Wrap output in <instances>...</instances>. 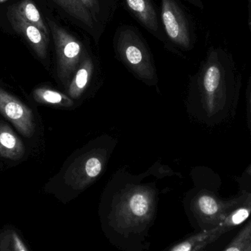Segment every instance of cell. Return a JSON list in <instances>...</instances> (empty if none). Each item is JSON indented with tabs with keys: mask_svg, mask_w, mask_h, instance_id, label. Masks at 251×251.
Returning <instances> with one entry per match:
<instances>
[{
	"mask_svg": "<svg viewBox=\"0 0 251 251\" xmlns=\"http://www.w3.org/2000/svg\"><path fill=\"white\" fill-rule=\"evenodd\" d=\"M241 183H244V184H250L251 188V179L248 180V181H243V182H241ZM248 191L251 192V190H248Z\"/></svg>",
	"mask_w": 251,
	"mask_h": 251,
	"instance_id": "24",
	"label": "cell"
},
{
	"mask_svg": "<svg viewBox=\"0 0 251 251\" xmlns=\"http://www.w3.org/2000/svg\"><path fill=\"white\" fill-rule=\"evenodd\" d=\"M224 251H251V218Z\"/></svg>",
	"mask_w": 251,
	"mask_h": 251,
	"instance_id": "19",
	"label": "cell"
},
{
	"mask_svg": "<svg viewBox=\"0 0 251 251\" xmlns=\"http://www.w3.org/2000/svg\"><path fill=\"white\" fill-rule=\"evenodd\" d=\"M251 179V164L246 168V171L243 173L242 176L240 177V182H243V181H248V180Z\"/></svg>",
	"mask_w": 251,
	"mask_h": 251,
	"instance_id": "22",
	"label": "cell"
},
{
	"mask_svg": "<svg viewBox=\"0 0 251 251\" xmlns=\"http://www.w3.org/2000/svg\"><path fill=\"white\" fill-rule=\"evenodd\" d=\"M128 10L148 31L162 39L156 9L151 0H125Z\"/></svg>",
	"mask_w": 251,
	"mask_h": 251,
	"instance_id": "11",
	"label": "cell"
},
{
	"mask_svg": "<svg viewBox=\"0 0 251 251\" xmlns=\"http://www.w3.org/2000/svg\"><path fill=\"white\" fill-rule=\"evenodd\" d=\"M33 98L35 101L41 104L63 107H69L73 105L72 99L50 88H36L33 91Z\"/></svg>",
	"mask_w": 251,
	"mask_h": 251,
	"instance_id": "18",
	"label": "cell"
},
{
	"mask_svg": "<svg viewBox=\"0 0 251 251\" xmlns=\"http://www.w3.org/2000/svg\"><path fill=\"white\" fill-rule=\"evenodd\" d=\"M7 16L13 29L29 43L38 57L41 59L47 58L50 38L36 26L26 22L13 6L9 7Z\"/></svg>",
	"mask_w": 251,
	"mask_h": 251,
	"instance_id": "9",
	"label": "cell"
},
{
	"mask_svg": "<svg viewBox=\"0 0 251 251\" xmlns=\"http://www.w3.org/2000/svg\"><path fill=\"white\" fill-rule=\"evenodd\" d=\"M47 25L52 35L57 56V73L65 85H69L84 57L85 47L80 41L51 19H47Z\"/></svg>",
	"mask_w": 251,
	"mask_h": 251,
	"instance_id": "4",
	"label": "cell"
},
{
	"mask_svg": "<svg viewBox=\"0 0 251 251\" xmlns=\"http://www.w3.org/2000/svg\"><path fill=\"white\" fill-rule=\"evenodd\" d=\"M17 13L28 23L34 25L50 38V28L45 23L42 16L32 0H22L18 4H13Z\"/></svg>",
	"mask_w": 251,
	"mask_h": 251,
	"instance_id": "16",
	"label": "cell"
},
{
	"mask_svg": "<svg viewBox=\"0 0 251 251\" xmlns=\"http://www.w3.org/2000/svg\"><path fill=\"white\" fill-rule=\"evenodd\" d=\"M103 167L104 159L101 155H85L68 171L67 183L74 190H83L100 176Z\"/></svg>",
	"mask_w": 251,
	"mask_h": 251,
	"instance_id": "8",
	"label": "cell"
},
{
	"mask_svg": "<svg viewBox=\"0 0 251 251\" xmlns=\"http://www.w3.org/2000/svg\"><path fill=\"white\" fill-rule=\"evenodd\" d=\"M154 194L145 187L122 195L113 211V221L121 229H136L149 224L154 214Z\"/></svg>",
	"mask_w": 251,
	"mask_h": 251,
	"instance_id": "3",
	"label": "cell"
},
{
	"mask_svg": "<svg viewBox=\"0 0 251 251\" xmlns=\"http://www.w3.org/2000/svg\"><path fill=\"white\" fill-rule=\"evenodd\" d=\"M91 13L96 23L102 29L103 25L107 24L112 12H113V0H80Z\"/></svg>",
	"mask_w": 251,
	"mask_h": 251,
	"instance_id": "17",
	"label": "cell"
},
{
	"mask_svg": "<svg viewBox=\"0 0 251 251\" xmlns=\"http://www.w3.org/2000/svg\"><path fill=\"white\" fill-rule=\"evenodd\" d=\"M74 23L92 35L98 41L101 28L96 23L91 13L80 0H53Z\"/></svg>",
	"mask_w": 251,
	"mask_h": 251,
	"instance_id": "10",
	"label": "cell"
},
{
	"mask_svg": "<svg viewBox=\"0 0 251 251\" xmlns=\"http://www.w3.org/2000/svg\"><path fill=\"white\" fill-rule=\"evenodd\" d=\"M248 123H249V130H250L251 138V84L250 91H249V105H248Z\"/></svg>",
	"mask_w": 251,
	"mask_h": 251,
	"instance_id": "21",
	"label": "cell"
},
{
	"mask_svg": "<svg viewBox=\"0 0 251 251\" xmlns=\"http://www.w3.org/2000/svg\"><path fill=\"white\" fill-rule=\"evenodd\" d=\"M25 153L23 142L5 122H0V156L19 160Z\"/></svg>",
	"mask_w": 251,
	"mask_h": 251,
	"instance_id": "12",
	"label": "cell"
},
{
	"mask_svg": "<svg viewBox=\"0 0 251 251\" xmlns=\"http://www.w3.org/2000/svg\"><path fill=\"white\" fill-rule=\"evenodd\" d=\"M162 24L168 38L174 44L189 49L191 44L188 22L176 0H161Z\"/></svg>",
	"mask_w": 251,
	"mask_h": 251,
	"instance_id": "6",
	"label": "cell"
},
{
	"mask_svg": "<svg viewBox=\"0 0 251 251\" xmlns=\"http://www.w3.org/2000/svg\"><path fill=\"white\" fill-rule=\"evenodd\" d=\"M198 99L202 120L221 125L235 115L241 89V76L228 60L213 51L197 78Z\"/></svg>",
	"mask_w": 251,
	"mask_h": 251,
	"instance_id": "1",
	"label": "cell"
},
{
	"mask_svg": "<svg viewBox=\"0 0 251 251\" xmlns=\"http://www.w3.org/2000/svg\"><path fill=\"white\" fill-rule=\"evenodd\" d=\"M7 0H0V3H3L5 2V1H7Z\"/></svg>",
	"mask_w": 251,
	"mask_h": 251,
	"instance_id": "25",
	"label": "cell"
},
{
	"mask_svg": "<svg viewBox=\"0 0 251 251\" xmlns=\"http://www.w3.org/2000/svg\"><path fill=\"white\" fill-rule=\"evenodd\" d=\"M247 190H241L234 198L224 200L212 190L203 189L193 198L191 202L192 212L198 222L204 228L212 229L218 227L225 218L244 201Z\"/></svg>",
	"mask_w": 251,
	"mask_h": 251,
	"instance_id": "5",
	"label": "cell"
},
{
	"mask_svg": "<svg viewBox=\"0 0 251 251\" xmlns=\"http://www.w3.org/2000/svg\"><path fill=\"white\" fill-rule=\"evenodd\" d=\"M248 191V190H247ZM251 215V192L248 191L244 201L237 206L231 213L218 226L222 234L246 222Z\"/></svg>",
	"mask_w": 251,
	"mask_h": 251,
	"instance_id": "15",
	"label": "cell"
},
{
	"mask_svg": "<svg viewBox=\"0 0 251 251\" xmlns=\"http://www.w3.org/2000/svg\"><path fill=\"white\" fill-rule=\"evenodd\" d=\"M115 47L122 61L139 77L154 82L156 72L149 49L135 28L123 26L118 29Z\"/></svg>",
	"mask_w": 251,
	"mask_h": 251,
	"instance_id": "2",
	"label": "cell"
},
{
	"mask_svg": "<svg viewBox=\"0 0 251 251\" xmlns=\"http://www.w3.org/2000/svg\"><path fill=\"white\" fill-rule=\"evenodd\" d=\"M94 72V63L89 54H87L78 67L69 85L68 93L73 100L80 98L91 82Z\"/></svg>",
	"mask_w": 251,
	"mask_h": 251,
	"instance_id": "14",
	"label": "cell"
},
{
	"mask_svg": "<svg viewBox=\"0 0 251 251\" xmlns=\"http://www.w3.org/2000/svg\"><path fill=\"white\" fill-rule=\"evenodd\" d=\"M187 1H190L192 4H195L197 7H202L201 2L200 0H187Z\"/></svg>",
	"mask_w": 251,
	"mask_h": 251,
	"instance_id": "23",
	"label": "cell"
},
{
	"mask_svg": "<svg viewBox=\"0 0 251 251\" xmlns=\"http://www.w3.org/2000/svg\"><path fill=\"white\" fill-rule=\"evenodd\" d=\"M221 235L218 227L203 230L194 235L177 243L168 251H206L208 246L216 241Z\"/></svg>",
	"mask_w": 251,
	"mask_h": 251,
	"instance_id": "13",
	"label": "cell"
},
{
	"mask_svg": "<svg viewBox=\"0 0 251 251\" xmlns=\"http://www.w3.org/2000/svg\"><path fill=\"white\" fill-rule=\"evenodd\" d=\"M13 245H14V248H13V251H27L22 240L19 237H16V235H14Z\"/></svg>",
	"mask_w": 251,
	"mask_h": 251,
	"instance_id": "20",
	"label": "cell"
},
{
	"mask_svg": "<svg viewBox=\"0 0 251 251\" xmlns=\"http://www.w3.org/2000/svg\"><path fill=\"white\" fill-rule=\"evenodd\" d=\"M0 113L26 137L35 133V123L32 110L16 97L0 88Z\"/></svg>",
	"mask_w": 251,
	"mask_h": 251,
	"instance_id": "7",
	"label": "cell"
}]
</instances>
